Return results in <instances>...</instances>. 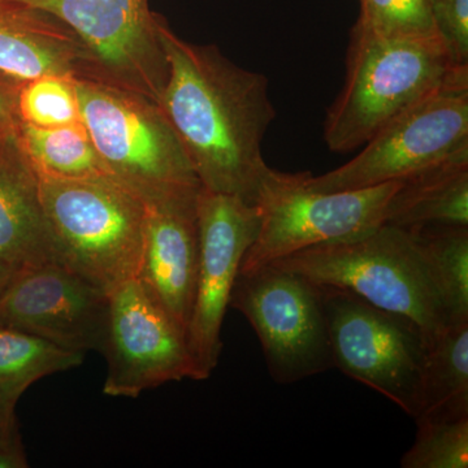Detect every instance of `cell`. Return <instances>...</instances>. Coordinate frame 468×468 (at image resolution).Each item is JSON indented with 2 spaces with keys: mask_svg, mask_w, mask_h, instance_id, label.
I'll use <instances>...</instances> for the list:
<instances>
[{
  "mask_svg": "<svg viewBox=\"0 0 468 468\" xmlns=\"http://www.w3.org/2000/svg\"><path fill=\"white\" fill-rule=\"evenodd\" d=\"M307 172L268 167L257 206L261 224L239 271H250L320 243L353 239L384 226L402 180L345 192H319L306 184Z\"/></svg>",
  "mask_w": 468,
  "mask_h": 468,
  "instance_id": "cell-6",
  "label": "cell"
},
{
  "mask_svg": "<svg viewBox=\"0 0 468 468\" xmlns=\"http://www.w3.org/2000/svg\"><path fill=\"white\" fill-rule=\"evenodd\" d=\"M11 273L12 271H9L8 268L0 266V289H2V286L5 284V282H7Z\"/></svg>",
  "mask_w": 468,
  "mask_h": 468,
  "instance_id": "cell-29",
  "label": "cell"
},
{
  "mask_svg": "<svg viewBox=\"0 0 468 468\" xmlns=\"http://www.w3.org/2000/svg\"><path fill=\"white\" fill-rule=\"evenodd\" d=\"M272 264L314 284L343 289L378 309L406 316L420 326L430 343L454 323L417 236L410 229L381 226L353 239L292 252Z\"/></svg>",
  "mask_w": 468,
  "mask_h": 468,
  "instance_id": "cell-3",
  "label": "cell"
},
{
  "mask_svg": "<svg viewBox=\"0 0 468 468\" xmlns=\"http://www.w3.org/2000/svg\"><path fill=\"white\" fill-rule=\"evenodd\" d=\"M354 27L383 37L433 36V0H360Z\"/></svg>",
  "mask_w": 468,
  "mask_h": 468,
  "instance_id": "cell-24",
  "label": "cell"
},
{
  "mask_svg": "<svg viewBox=\"0 0 468 468\" xmlns=\"http://www.w3.org/2000/svg\"><path fill=\"white\" fill-rule=\"evenodd\" d=\"M384 226L468 227V150L403 178Z\"/></svg>",
  "mask_w": 468,
  "mask_h": 468,
  "instance_id": "cell-17",
  "label": "cell"
},
{
  "mask_svg": "<svg viewBox=\"0 0 468 468\" xmlns=\"http://www.w3.org/2000/svg\"><path fill=\"white\" fill-rule=\"evenodd\" d=\"M109 313V292L60 264L14 271L0 289V324L77 353H101Z\"/></svg>",
  "mask_w": 468,
  "mask_h": 468,
  "instance_id": "cell-13",
  "label": "cell"
},
{
  "mask_svg": "<svg viewBox=\"0 0 468 468\" xmlns=\"http://www.w3.org/2000/svg\"><path fill=\"white\" fill-rule=\"evenodd\" d=\"M433 21L452 58L468 66V0H433Z\"/></svg>",
  "mask_w": 468,
  "mask_h": 468,
  "instance_id": "cell-25",
  "label": "cell"
},
{
  "mask_svg": "<svg viewBox=\"0 0 468 468\" xmlns=\"http://www.w3.org/2000/svg\"><path fill=\"white\" fill-rule=\"evenodd\" d=\"M415 421L417 437L402 457V468L468 467V418Z\"/></svg>",
  "mask_w": 468,
  "mask_h": 468,
  "instance_id": "cell-23",
  "label": "cell"
},
{
  "mask_svg": "<svg viewBox=\"0 0 468 468\" xmlns=\"http://www.w3.org/2000/svg\"><path fill=\"white\" fill-rule=\"evenodd\" d=\"M199 268L187 343L201 380L217 368L221 328L243 257L260 233L261 208L229 194L199 190L197 196Z\"/></svg>",
  "mask_w": 468,
  "mask_h": 468,
  "instance_id": "cell-12",
  "label": "cell"
},
{
  "mask_svg": "<svg viewBox=\"0 0 468 468\" xmlns=\"http://www.w3.org/2000/svg\"><path fill=\"white\" fill-rule=\"evenodd\" d=\"M468 150V88L421 101L378 131L356 158L320 176L306 175L319 192L365 189L403 180Z\"/></svg>",
  "mask_w": 468,
  "mask_h": 468,
  "instance_id": "cell-9",
  "label": "cell"
},
{
  "mask_svg": "<svg viewBox=\"0 0 468 468\" xmlns=\"http://www.w3.org/2000/svg\"><path fill=\"white\" fill-rule=\"evenodd\" d=\"M460 88H468V66L439 34L383 37L353 27L344 88L325 116L326 146L351 153L406 111Z\"/></svg>",
  "mask_w": 468,
  "mask_h": 468,
  "instance_id": "cell-2",
  "label": "cell"
},
{
  "mask_svg": "<svg viewBox=\"0 0 468 468\" xmlns=\"http://www.w3.org/2000/svg\"><path fill=\"white\" fill-rule=\"evenodd\" d=\"M198 193L146 205L143 261L137 275L186 335L198 280Z\"/></svg>",
  "mask_w": 468,
  "mask_h": 468,
  "instance_id": "cell-14",
  "label": "cell"
},
{
  "mask_svg": "<svg viewBox=\"0 0 468 468\" xmlns=\"http://www.w3.org/2000/svg\"><path fill=\"white\" fill-rule=\"evenodd\" d=\"M415 233L452 322L468 320V227L430 226Z\"/></svg>",
  "mask_w": 468,
  "mask_h": 468,
  "instance_id": "cell-21",
  "label": "cell"
},
{
  "mask_svg": "<svg viewBox=\"0 0 468 468\" xmlns=\"http://www.w3.org/2000/svg\"><path fill=\"white\" fill-rule=\"evenodd\" d=\"M17 91L9 94L5 89L0 88V140L14 134L20 120L16 109Z\"/></svg>",
  "mask_w": 468,
  "mask_h": 468,
  "instance_id": "cell-27",
  "label": "cell"
},
{
  "mask_svg": "<svg viewBox=\"0 0 468 468\" xmlns=\"http://www.w3.org/2000/svg\"><path fill=\"white\" fill-rule=\"evenodd\" d=\"M0 76L16 84L45 76L98 80L73 32L38 9L0 0Z\"/></svg>",
  "mask_w": 468,
  "mask_h": 468,
  "instance_id": "cell-15",
  "label": "cell"
},
{
  "mask_svg": "<svg viewBox=\"0 0 468 468\" xmlns=\"http://www.w3.org/2000/svg\"><path fill=\"white\" fill-rule=\"evenodd\" d=\"M16 403L0 394V441L18 427L16 414H15Z\"/></svg>",
  "mask_w": 468,
  "mask_h": 468,
  "instance_id": "cell-28",
  "label": "cell"
},
{
  "mask_svg": "<svg viewBox=\"0 0 468 468\" xmlns=\"http://www.w3.org/2000/svg\"><path fill=\"white\" fill-rule=\"evenodd\" d=\"M27 458L18 427L0 441V468H27Z\"/></svg>",
  "mask_w": 468,
  "mask_h": 468,
  "instance_id": "cell-26",
  "label": "cell"
},
{
  "mask_svg": "<svg viewBox=\"0 0 468 468\" xmlns=\"http://www.w3.org/2000/svg\"><path fill=\"white\" fill-rule=\"evenodd\" d=\"M15 140L32 167L43 174L69 178L112 176L82 122L39 128L18 120Z\"/></svg>",
  "mask_w": 468,
  "mask_h": 468,
  "instance_id": "cell-19",
  "label": "cell"
},
{
  "mask_svg": "<svg viewBox=\"0 0 468 468\" xmlns=\"http://www.w3.org/2000/svg\"><path fill=\"white\" fill-rule=\"evenodd\" d=\"M468 418V320L452 323L428 344L418 419Z\"/></svg>",
  "mask_w": 468,
  "mask_h": 468,
  "instance_id": "cell-18",
  "label": "cell"
},
{
  "mask_svg": "<svg viewBox=\"0 0 468 468\" xmlns=\"http://www.w3.org/2000/svg\"><path fill=\"white\" fill-rule=\"evenodd\" d=\"M48 264L60 263L43 212L38 178L14 133L0 140V266L14 272Z\"/></svg>",
  "mask_w": 468,
  "mask_h": 468,
  "instance_id": "cell-16",
  "label": "cell"
},
{
  "mask_svg": "<svg viewBox=\"0 0 468 468\" xmlns=\"http://www.w3.org/2000/svg\"><path fill=\"white\" fill-rule=\"evenodd\" d=\"M72 80L82 122L117 181L144 205L199 192L189 155L158 103L100 80Z\"/></svg>",
  "mask_w": 468,
  "mask_h": 468,
  "instance_id": "cell-5",
  "label": "cell"
},
{
  "mask_svg": "<svg viewBox=\"0 0 468 468\" xmlns=\"http://www.w3.org/2000/svg\"><path fill=\"white\" fill-rule=\"evenodd\" d=\"M85 354L0 324V394L17 402L41 378L80 367Z\"/></svg>",
  "mask_w": 468,
  "mask_h": 468,
  "instance_id": "cell-20",
  "label": "cell"
},
{
  "mask_svg": "<svg viewBox=\"0 0 468 468\" xmlns=\"http://www.w3.org/2000/svg\"><path fill=\"white\" fill-rule=\"evenodd\" d=\"M168 80L159 100L203 189L257 205L268 165L261 144L276 119L270 82L215 45L185 41L158 15Z\"/></svg>",
  "mask_w": 468,
  "mask_h": 468,
  "instance_id": "cell-1",
  "label": "cell"
},
{
  "mask_svg": "<svg viewBox=\"0 0 468 468\" xmlns=\"http://www.w3.org/2000/svg\"><path fill=\"white\" fill-rule=\"evenodd\" d=\"M319 288L335 367L417 419L430 344L426 334L406 316L378 309L353 292Z\"/></svg>",
  "mask_w": 468,
  "mask_h": 468,
  "instance_id": "cell-7",
  "label": "cell"
},
{
  "mask_svg": "<svg viewBox=\"0 0 468 468\" xmlns=\"http://www.w3.org/2000/svg\"><path fill=\"white\" fill-rule=\"evenodd\" d=\"M18 119L39 126L75 124L82 122L72 79L45 76L20 85L16 97Z\"/></svg>",
  "mask_w": 468,
  "mask_h": 468,
  "instance_id": "cell-22",
  "label": "cell"
},
{
  "mask_svg": "<svg viewBox=\"0 0 468 468\" xmlns=\"http://www.w3.org/2000/svg\"><path fill=\"white\" fill-rule=\"evenodd\" d=\"M229 306L260 337L273 381L291 384L335 368L322 289L276 264L239 271Z\"/></svg>",
  "mask_w": 468,
  "mask_h": 468,
  "instance_id": "cell-8",
  "label": "cell"
},
{
  "mask_svg": "<svg viewBox=\"0 0 468 468\" xmlns=\"http://www.w3.org/2000/svg\"><path fill=\"white\" fill-rule=\"evenodd\" d=\"M103 394L138 399L184 378L201 380L186 332L134 277L109 292Z\"/></svg>",
  "mask_w": 468,
  "mask_h": 468,
  "instance_id": "cell-11",
  "label": "cell"
},
{
  "mask_svg": "<svg viewBox=\"0 0 468 468\" xmlns=\"http://www.w3.org/2000/svg\"><path fill=\"white\" fill-rule=\"evenodd\" d=\"M34 172L58 263L106 292L137 277L146 221L143 199L112 176Z\"/></svg>",
  "mask_w": 468,
  "mask_h": 468,
  "instance_id": "cell-4",
  "label": "cell"
},
{
  "mask_svg": "<svg viewBox=\"0 0 468 468\" xmlns=\"http://www.w3.org/2000/svg\"><path fill=\"white\" fill-rule=\"evenodd\" d=\"M45 12L73 32L100 81L159 103L168 80L158 14L149 0H9Z\"/></svg>",
  "mask_w": 468,
  "mask_h": 468,
  "instance_id": "cell-10",
  "label": "cell"
}]
</instances>
